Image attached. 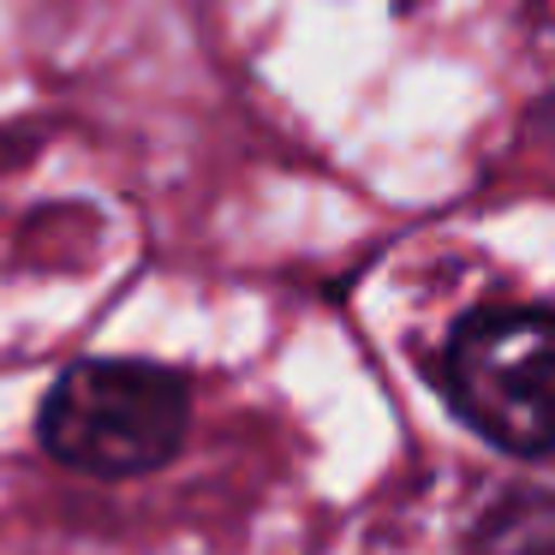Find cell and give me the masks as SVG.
<instances>
[{
	"instance_id": "cell-1",
	"label": "cell",
	"mask_w": 555,
	"mask_h": 555,
	"mask_svg": "<svg viewBox=\"0 0 555 555\" xmlns=\"http://www.w3.org/2000/svg\"><path fill=\"white\" fill-rule=\"evenodd\" d=\"M192 395L144 359H78L42 395L37 436L61 466L90 478H138L180 454Z\"/></svg>"
},
{
	"instance_id": "cell-2",
	"label": "cell",
	"mask_w": 555,
	"mask_h": 555,
	"mask_svg": "<svg viewBox=\"0 0 555 555\" xmlns=\"http://www.w3.org/2000/svg\"><path fill=\"white\" fill-rule=\"evenodd\" d=\"M442 395L507 454H555V311H478L448 335Z\"/></svg>"
}]
</instances>
